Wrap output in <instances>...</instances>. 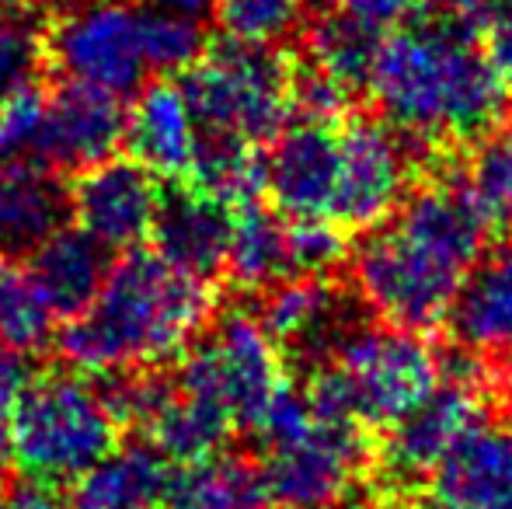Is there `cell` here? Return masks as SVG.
<instances>
[{
  "label": "cell",
  "instance_id": "277c9868",
  "mask_svg": "<svg viewBox=\"0 0 512 509\" xmlns=\"http://www.w3.org/2000/svg\"><path fill=\"white\" fill-rule=\"evenodd\" d=\"M443 381L439 353L411 328L352 325L338 335L324 360L310 367L307 398L314 412L391 429L415 412Z\"/></svg>",
  "mask_w": 512,
  "mask_h": 509
},
{
  "label": "cell",
  "instance_id": "d6a6232c",
  "mask_svg": "<svg viewBox=\"0 0 512 509\" xmlns=\"http://www.w3.org/2000/svg\"><path fill=\"white\" fill-rule=\"evenodd\" d=\"M49 91L39 81H28L0 105V157H32L46 123Z\"/></svg>",
  "mask_w": 512,
  "mask_h": 509
},
{
  "label": "cell",
  "instance_id": "484cf974",
  "mask_svg": "<svg viewBox=\"0 0 512 509\" xmlns=\"http://www.w3.org/2000/svg\"><path fill=\"white\" fill-rule=\"evenodd\" d=\"M185 182L227 206L255 203V199L265 196L262 147L230 133H203Z\"/></svg>",
  "mask_w": 512,
  "mask_h": 509
},
{
  "label": "cell",
  "instance_id": "8992f818",
  "mask_svg": "<svg viewBox=\"0 0 512 509\" xmlns=\"http://www.w3.org/2000/svg\"><path fill=\"white\" fill-rule=\"evenodd\" d=\"M293 70L297 56L286 49L223 39L178 74V88L203 133H230L262 147L293 123Z\"/></svg>",
  "mask_w": 512,
  "mask_h": 509
},
{
  "label": "cell",
  "instance_id": "4fadbf2b",
  "mask_svg": "<svg viewBox=\"0 0 512 509\" xmlns=\"http://www.w3.org/2000/svg\"><path fill=\"white\" fill-rule=\"evenodd\" d=\"M338 175V123L293 119L265 157V192L286 220H335Z\"/></svg>",
  "mask_w": 512,
  "mask_h": 509
},
{
  "label": "cell",
  "instance_id": "52a82bcc",
  "mask_svg": "<svg viewBox=\"0 0 512 509\" xmlns=\"http://www.w3.org/2000/svg\"><path fill=\"white\" fill-rule=\"evenodd\" d=\"M175 381L185 394L227 412L234 429L255 433L290 377L283 349L262 328L258 314L227 311L206 339H196L185 349Z\"/></svg>",
  "mask_w": 512,
  "mask_h": 509
},
{
  "label": "cell",
  "instance_id": "603a6c76",
  "mask_svg": "<svg viewBox=\"0 0 512 509\" xmlns=\"http://www.w3.org/2000/svg\"><path fill=\"white\" fill-rule=\"evenodd\" d=\"M223 276L244 293H265L269 286L293 276L286 217L276 206H265L262 199L234 206V231H230Z\"/></svg>",
  "mask_w": 512,
  "mask_h": 509
},
{
  "label": "cell",
  "instance_id": "8fae6325",
  "mask_svg": "<svg viewBox=\"0 0 512 509\" xmlns=\"http://www.w3.org/2000/svg\"><path fill=\"white\" fill-rule=\"evenodd\" d=\"M342 175H338L335 224L345 231H373L411 196L418 178V147L384 119L349 116L338 123Z\"/></svg>",
  "mask_w": 512,
  "mask_h": 509
},
{
  "label": "cell",
  "instance_id": "f546056e",
  "mask_svg": "<svg viewBox=\"0 0 512 509\" xmlns=\"http://www.w3.org/2000/svg\"><path fill=\"white\" fill-rule=\"evenodd\" d=\"M460 175L495 231L512 227V129H495L492 136L474 143Z\"/></svg>",
  "mask_w": 512,
  "mask_h": 509
},
{
  "label": "cell",
  "instance_id": "7c38bea8",
  "mask_svg": "<svg viewBox=\"0 0 512 509\" xmlns=\"http://www.w3.org/2000/svg\"><path fill=\"white\" fill-rule=\"evenodd\" d=\"M164 185L133 157H108L70 182V217L108 252L140 248L154 231Z\"/></svg>",
  "mask_w": 512,
  "mask_h": 509
},
{
  "label": "cell",
  "instance_id": "4dcf8cb0",
  "mask_svg": "<svg viewBox=\"0 0 512 509\" xmlns=\"http://www.w3.org/2000/svg\"><path fill=\"white\" fill-rule=\"evenodd\" d=\"M143 39L154 74H185L209 49L206 28L192 14L143 7Z\"/></svg>",
  "mask_w": 512,
  "mask_h": 509
},
{
  "label": "cell",
  "instance_id": "5bb4252c",
  "mask_svg": "<svg viewBox=\"0 0 512 509\" xmlns=\"http://www.w3.org/2000/svg\"><path fill=\"white\" fill-rule=\"evenodd\" d=\"M122 143H126L122 98L88 84L63 81L49 91L46 123L32 157L60 175H81L119 154Z\"/></svg>",
  "mask_w": 512,
  "mask_h": 509
},
{
  "label": "cell",
  "instance_id": "9a60e30c",
  "mask_svg": "<svg viewBox=\"0 0 512 509\" xmlns=\"http://www.w3.org/2000/svg\"><path fill=\"white\" fill-rule=\"evenodd\" d=\"M234 206L199 192L189 182H175L161 199L154 231V252L192 276L216 279L227 272Z\"/></svg>",
  "mask_w": 512,
  "mask_h": 509
},
{
  "label": "cell",
  "instance_id": "ffe728a7",
  "mask_svg": "<svg viewBox=\"0 0 512 509\" xmlns=\"http://www.w3.org/2000/svg\"><path fill=\"white\" fill-rule=\"evenodd\" d=\"M453 339L474 356L512 363V234L474 265L450 314Z\"/></svg>",
  "mask_w": 512,
  "mask_h": 509
},
{
  "label": "cell",
  "instance_id": "ac0fdd59",
  "mask_svg": "<svg viewBox=\"0 0 512 509\" xmlns=\"http://www.w3.org/2000/svg\"><path fill=\"white\" fill-rule=\"evenodd\" d=\"M70 217V185L39 157H0V258L32 255Z\"/></svg>",
  "mask_w": 512,
  "mask_h": 509
},
{
  "label": "cell",
  "instance_id": "e575fe53",
  "mask_svg": "<svg viewBox=\"0 0 512 509\" xmlns=\"http://www.w3.org/2000/svg\"><path fill=\"white\" fill-rule=\"evenodd\" d=\"M331 4L356 14V18L370 21V25L387 28V25H398V21L411 18V14L422 7V0H331Z\"/></svg>",
  "mask_w": 512,
  "mask_h": 509
},
{
  "label": "cell",
  "instance_id": "4316f807",
  "mask_svg": "<svg viewBox=\"0 0 512 509\" xmlns=\"http://www.w3.org/2000/svg\"><path fill=\"white\" fill-rule=\"evenodd\" d=\"M53 321V307L28 265L0 258V346L18 356L39 353L53 339Z\"/></svg>",
  "mask_w": 512,
  "mask_h": 509
},
{
  "label": "cell",
  "instance_id": "74e56055",
  "mask_svg": "<svg viewBox=\"0 0 512 509\" xmlns=\"http://www.w3.org/2000/svg\"><path fill=\"white\" fill-rule=\"evenodd\" d=\"M140 7H154V11H175V14H192V18H203L206 11H213L216 0H133Z\"/></svg>",
  "mask_w": 512,
  "mask_h": 509
},
{
  "label": "cell",
  "instance_id": "30bf717a",
  "mask_svg": "<svg viewBox=\"0 0 512 509\" xmlns=\"http://www.w3.org/2000/svg\"><path fill=\"white\" fill-rule=\"evenodd\" d=\"M485 419V370L474 353L443 360V381L411 415L394 422L380 443V475L391 492H415L418 478H432L443 457L467 429Z\"/></svg>",
  "mask_w": 512,
  "mask_h": 509
},
{
  "label": "cell",
  "instance_id": "d590c367",
  "mask_svg": "<svg viewBox=\"0 0 512 509\" xmlns=\"http://www.w3.org/2000/svg\"><path fill=\"white\" fill-rule=\"evenodd\" d=\"M0 509H67V506L56 499L53 485L21 478V482L0 485Z\"/></svg>",
  "mask_w": 512,
  "mask_h": 509
},
{
  "label": "cell",
  "instance_id": "d6986e66",
  "mask_svg": "<svg viewBox=\"0 0 512 509\" xmlns=\"http://www.w3.org/2000/svg\"><path fill=\"white\" fill-rule=\"evenodd\" d=\"M429 492L450 509H512V422L467 429L432 471Z\"/></svg>",
  "mask_w": 512,
  "mask_h": 509
},
{
  "label": "cell",
  "instance_id": "5b68a950",
  "mask_svg": "<svg viewBox=\"0 0 512 509\" xmlns=\"http://www.w3.org/2000/svg\"><path fill=\"white\" fill-rule=\"evenodd\" d=\"M119 415L102 387L77 374H39L25 384L11 422V461L25 478L67 485L115 450Z\"/></svg>",
  "mask_w": 512,
  "mask_h": 509
},
{
  "label": "cell",
  "instance_id": "e0dca14e",
  "mask_svg": "<svg viewBox=\"0 0 512 509\" xmlns=\"http://www.w3.org/2000/svg\"><path fill=\"white\" fill-rule=\"evenodd\" d=\"M262 328L279 342V349L293 356L324 360L345 328H352V311L345 293L331 283V276H290L269 286L258 307Z\"/></svg>",
  "mask_w": 512,
  "mask_h": 509
},
{
  "label": "cell",
  "instance_id": "7402d4cb",
  "mask_svg": "<svg viewBox=\"0 0 512 509\" xmlns=\"http://www.w3.org/2000/svg\"><path fill=\"white\" fill-rule=\"evenodd\" d=\"M175 464L147 440L115 447L70 489L67 509H164Z\"/></svg>",
  "mask_w": 512,
  "mask_h": 509
},
{
  "label": "cell",
  "instance_id": "836d02e7",
  "mask_svg": "<svg viewBox=\"0 0 512 509\" xmlns=\"http://www.w3.org/2000/svg\"><path fill=\"white\" fill-rule=\"evenodd\" d=\"M478 39L512 84V0H485L478 14Z\"/></svg>",
  "mask_w": 512,
  "mask_h": 509
},
{
  "label": "cell",
  "instance_id": "6da1fadb",
  "mask_svg": "<svg viewBox=\"0 0 512 509\" xmlns=\"http://www.w3.org/2000/svg\"><path fill=\"white\" fill-rule=\"evenodd\" d=\"M492 234L495 224L460 171L432 178L359 241L352 255L359 297L387 325L429 332L450 321Z\"/></svg>",
  "mask_w": 512,
  "mask_h": 509
},
{
  "label": "cell",
  "instance_id": "1f68e13d",
  "mask_svg": "<svg viewBox=\"0 0 512 509\" xmlns=\"http://www.w3.org/2000/svg\"><path fill=\"white\" fill-rule=\"evenodd\" d=\"M293 276H331L349 258V231L335 220H286Z\"/></svg>",
  "mask_w": 512,
  "mask_h": 509
},
{
  "label": "cell",
  "instance_id": "f1b7e54d",
  "mask_svg": "<svg viewBox=\"0 0 512 509\" xmlns=\"http://www.w3.org/2000/svg\"><path fill=\"white\" fill-rule=\"evenodd\" d=\"M307 7L310 0H216L209 14L223 39L279 49L307 28Z\"/></svg>",
  "mask_w": 512,
  "mask_h": 509
},
{
  "label": "cell",
  "instance_id": "9c48e42d",
  "mask_svg": "<svg viewBox=\"0 0 512 509\" xmlns=\"http://www.w3.org/2000/svg\"><path fill=\"white\" fill-rule=\"evenodd\" d=\"M49 67L60 70L63 81L133 98L154 74L143 39V7L98 0L49 18Z\"/></svg>",
  "mask_w": 512,
  "mask_h": 509
},
{
  "label": "cell",
  "instance_id": "7a4b0ae2",
  "mask_svg": "<svg viewBox=\"0 0 512 509\" xmlns=\"http://www.w3.org/2000/svg\"><path fill=\"white\" fill-rule=\"evenodd\" d=\"M366 95L384 123L425 150L474 147L509 112V81L478 32L432 14L384 35Z\"/></svg>",
  "mask_w": 512,
  "mask_h": 509
},
{
  "label": "cell",
  "instance_id": "ba28073f",
  "mask_svg": "<svg viewBox=\"0 0 512 509\" xmlns=\"http://www.w3.org/2000/svg\"><path fill=\"white\" fill-rule=\"evenodd\" d=\"M258 443V471L276 509H338L370 461L363 426L321 415L314 405L300 422Z\"/></svg>",
  "mask_w": 512,
  "mask_h": 509
},
{
  "label": "cell",
  "instance_id": "3957f363",
  "mask_svg": "<svg viewBox=\"0 0 512 509\" xmlns=\"http://www.w3.org/2000/svg\"><path fill=\"white\" fill-rule=\"evenodd\" d=\"M216 304V279L192 276L147 248H129L112 262L98 300L67 321L56 346L77 374L157 370L182 360L213 325Z\"/></svg>",
  "mask_w": 512,
  "mask_h": 509
},
{
  "label": "cell",
  "instance_id": "2e32d148",
  "mask_svg": "<svg viewBox=\"0 0 512 509\" xmlns=\"http://www.w3.org/2000/svg\"><path fill=\"white\" fill-rule=\"evenodd\" d=\"M199 129L178 81H147L126 109V143L133 161L154 171L161 182H185L196 161Z\"/></svg>",
  "mask_w": 512,
  "mask_h": 509
},
{
  "label": "cell",
  "instance_id": "d4e9b609",
  "mask_svg": "<svg viewBox=\"0 0 512 509\" xmlns=\"http://www.w3.org/2000/svg\"><path fill=\"white\" fill-rule=\"evenodd\" d=\"M164 509H276L258 464L234 454L175 464Z\"/></svg>",
  "mask_w": 512,
  "mask_h": 509
},
{
  "label": "cell",
  "instance_id": "f35d334b",
  "mask_svg": "<svg viewBox=\"0 0 512 509\" xmlns=\"http://www.w3.org/2000/svg\"><path fill=\"white\" fill-rule=\"evenodd\" d=\"M49 4H60V7H81V4H98V0H49Z\"/></svg>",
  "mask_w": 512,
  "mask_h": 509
},
{
  "label": "cell",
  "instance_id": "cb8c5ba5",
  "mask_svg": "<svg viewBox=\"0 0 512 509\" xmlns=\"http://www.w3.org/2000/svg\"><path fill=\"white\" fill-rule=\"evenodd\" d=\"M304 32V60L310 67H317L335 84H342L352 98L370 91L373 63H377L380 42H384V28L370 25V21L356 18V14L342 11V7H331V11L317 14Z\"/></svg>",
  "mask_w": 512,
  "mask_h": 509
},
{
  "label": "cell",
  "instance_id": "83f0119b",
  "mask_svg": "<svg viewBox=\"0 0 512 509\" xmlns=\"http://www.w3.org/2000/svg\"><path fill=\"white\" fill-rule=\"evenodd\" d=\"M49 67V18L42 0H0V105Z\"/></svg>",
  "mask_w": 512,
  "mask_h": 509
},
{
  "label": "cell",
  "instance_id": "44dd1931",
  "mask_svg": "<svg viewBox=\"0 0 512 509\" xmlns=\"http://www.w3.org/2000/svg\"><path fill=\"white\" fill-rule=\"evenodd\" d=\"M28 272L46 293L56 318L70 321L81 318L98 300L108 272H112V258L102 241H95L88 231H81L77 224H63L28 255Z\"/></svg>",
  "mask_w": 512,
  "mask_h": 509
},
{
  "label": "cell",
  "instance_id": "8d00e7d4",
  "mask_svg": "<svg viewBox=\"0 0 512 509\" xmlns=\"http://www.w3.org/2000/svg\"><path fill=\"white\" fill-rule=\"evenodd\" d=\"M485 7V0H422L418 11L432 14V18H446L457 21V25H467L478 32V14Z\"/></svg>",
  "mask_w": 512,
  "mask_h": 509
}]
</instances>
